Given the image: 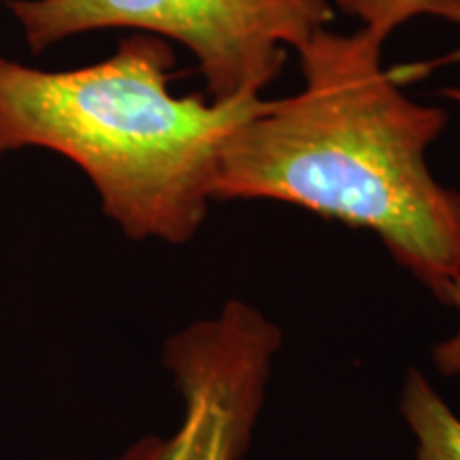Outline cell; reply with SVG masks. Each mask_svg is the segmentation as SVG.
I'll return each mask as SVG.
<instances>
[{
    "instance_id": "52a82bcc",
    "label": "cell",
    "mask_w": 460,
    "mask_h": 460,
    "mask_svg": "<svg viewBox=\"0 0 460 460\" xmlns=\"http://www.w3.org/2000/svg\"><path fill=\"white\" fill-rule=\"evenodd\" d=\"M441 301L454 307L460 315V278L446 288ZM433 362L437 371L446 377L460 376V326L452 337L444 339L433 348Z\"/></svg>"
},
{
    "instance_id": "ba28073f",
    "label": "cell",
    "mask_w": 460,
    "mask_h": 460,
    "mask_svg": "<svg viewBox=\"0 0 460 460\" xmlns=\"http://www.w3.org/2000/svg\"><path fill=\"white\" fill-rule=\"evenodd\" d=\"M420 13L439 15V17H446V20L460 24V0H424V3L420 4L416 11V15H420ZM444 96L460 102V88H447V90H444Z\"/></svg>"
},
{
    "instance_id": "6da1fadb",
    "label": "cell",
    "mask_w": 460,
    "mask_h": 460,
    "mask_svg": "<svg viewBox=\"0 0 460 460\" xmlns=\"http://www.w3.org/2000/svg\"><path fill=\"white\" fill-rule=\"evenodd\" d=\"M388 31L326 28L296 49L305 88L271 101L224 141L214 200L269 199L373 230L437 296L460 278V192L430 175L427 147L446 128L382 68Z\"/></svg>"
},
{
    "instance_id": "3957f363",
    "label": "cell",
    "mask_w": 460,
    "mask_h": 460,
    "mask_svg": "<svg viewBox=\"0 0 460 460\" xmlns=\"http://www.w3.org/2000/svg\"><path fill=\"white\" fill-rule=\"evenodd\" d=\"M34 54L75 34L130 28L197 56L214 101L258 96L332 20L329 0H9Z\"/></svg>"
},
{
    "instance_id": "277c9868",
    "label": "cell",
    "mask_w": 460,
    "mask_h": 460,
    "mask_svg": "<svg viewBox=\"0 0 460 460\" xmlns=\"http://www.w3.org/2000/svg\"><path fill=\"white\" fill-rule=\"evenodd\" d=\"M279 348V326L243 301L183 326L163 354L181 396L180 427L143 437L115 460H243Z\"/></svg>"
},
{
    "instance_id": "5b68a950",
    "label": "cell",
    "mask_w": 460,
    "mask_h": 460,
    "mask_svg": "<svg viewBox=\"0 0 460 460\" xmlns=\"http://www.w3.org/2000/svg\"><path fill=\"white\" fill-rule=\"evenodd\" d=\"M399 407L416 437L413 460H460V418L422 371L407 373Z\"/></svg>"
},
{
    "instance_id": "7a4b0ae2",
    "label": "cell",
    "mask_w": 460,
    "mask_h": 460,
    "mask_svg": "<svg viewBox=\"0 0 460 460\" xmlns=\"http://www.w3.org/2000/svg\"><path fill=\"white\" fill-rule=\"evenodd\" d=\"M172 62L169 45L143 32L75 71L0 58V154L51 149L90 177L126 237L186 243L214 200L224 141L271 101L175 96Z\"/></svg>"
},
{
    "instance_id": "8992f818",
    "label": "cell",
    "mask_w": 460,
    "mask_h": 460,
    "mask_svg": "<svg viewBox=\"0 0 460 460\" xmlns=\"http://www.w3.org/2000/svg\"><path fill=\"white\" fill-rule=\"evenodd\" d=\"M339 7L356 17L367 26H377L393 32L401 22L410 20L424 0H337Z\"/></svg>"
}]
</instances>
